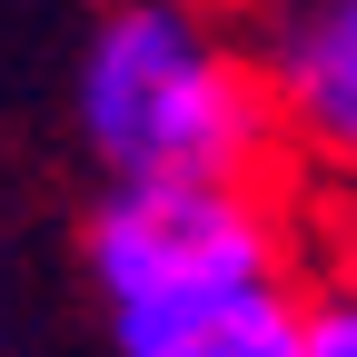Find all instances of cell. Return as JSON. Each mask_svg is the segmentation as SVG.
Listing matches in <instances>:
<instances>
[{
    "instance_id": "obj_6",
    "label": "cell",
    "mask_w": 357,
    "mask_h": 357,
    "mask_svg": "<svg viewBox=\"0 0 357 357\" xmlns=\"http://www.w3.org/2000/svg\"><path fill=\"white\" fill-rule=\"evenodd\" d=\"M208 10H238V20H278L288 0H208Z\"/></svg>"
},
{
    "instance_id": "obj_1",
    "label": "cell",
    "mask_w": 357,
    "mask_h": 357,
    "mask_svg": "<svg viewBox=\"0 0 357 357\" xmlns=\"http://www.w3.org/2000/svg\"><path fill=\"white\" fill-rule=\"evenodd\" d=\"M70 119L100 178H258L278 159L268 79L208 0H100L79 30Z\"/></svg>"
},
{
    "instance_id": "obj_7",
    "label": "cell",
    "mask_w": 357,
    "mask_h": 357,
    "mask_svg": "<svg viewBox=\"0 0 357 357\" xmlns=\"http://www.w3.org/2000/svg\"><path fill=\"white\" fill-rule=\"evenodd\" d=\"M347 278H357V268H347Z\"/></svg>"
},
{
    "instance_id": "obj_5",
    "label": "cell",
    "mask_w": 357,
    "mask_h": 357,
    "mask_svg": "<svg viewBox=\"0 0 357 357\" xmlns=\"http://www.w3.org/2000/svg\"><path fill=\"white\" fill-rule=\"evenodd\" d=\"M298 357H357V278H328L298 298Z\"/></svg>"
},
{
    "instance_id": "obj_2",
    "label": "cell",
    "mask_w": 357,
    "mask_h": 357,
    "mask_svg": "<svg viewBox=\"0 0 357 357\" xmlns=\"http://www.w3.org/2000/svg\"><path fill=\"white\" fill-rule=\"evenodd\" d=\"M79 258L109 318H149L229 288H288L298 229L268 178H109L79 229Z\"/></svg>"
},
{
    "instance_id": "obj_3",
    "label": "cell",
    "mask_w": 357,
    "mask_h": 357,
    "mask_svg": "<svg viewBox=\"0 0 357 357\" xmlns=\"http://www.w3.org/2000/svg\"><path fill=\"white\" fill-rule=\"evenodd\" d=\"M258 79H268L278 149L357 189V0H288L268 20Z\"/></svg>"
},
{
    "instance_id": "obj_4",
    "label": "cell",
    "mask_w": 357,
    "mask_h": 357,
    "mask_svg": "<svg viewBox=\"0 0 357 357\" xmlns=\"http://www.w3.org/2000/svg\"><path fill=\"white\" fill-rule=\"evenodd\" d=\"M119 357H298V278L288 288H229L199 307L109 318Z\"/></svg>"
}]
</instances>
